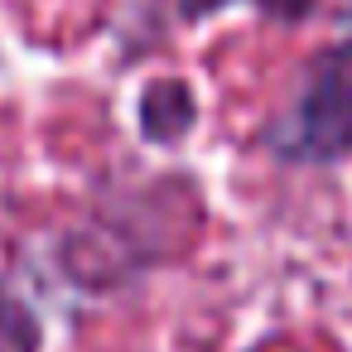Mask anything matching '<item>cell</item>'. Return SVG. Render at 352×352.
Wrapping results in <instances>:
<instances>
[{"mask_svg": "<svg viewBox=\"0 0 352 352\" xmlns=\"http://www.w3.org/2000/svg\"><path fill=\"white\" fill-rule=\"evenodd\" d=\"M193 116H198V102H193V92L184 82H150L145 97H140V131L155 145L184 140Z\"/></svg>", "mask_w": 352, "mask_h": 352, "instance_id": "cell-2", "label": "cell"}, {"mask_svg": "<svg viewBox=\"0 0 352 352\" xmlns=\"http://www.w3.org/2000/svg\"><path fill=\"white\" fill-rule=\"evenodd\" d=\"M270 150L294 164H338L352 155V39L309 68L294 111L270 131Z\"/></svg>", "mask_w": 352, "mask_h": 352, "instance_id": "cell-1", "label": "cell"}]
</instances>
